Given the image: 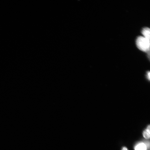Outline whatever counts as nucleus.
<instances>
[{
    "instance_id": "2",
    "label": "nucleus",
    "mask_w": 150,
    "mask_h": 150,
    "mask_svg": "<svg viewBox=\"0 0 150 150\" xmlns=\"http://www.w3.org/2000/svg\"><path fill=\"white\" fill-rule=\"evenodd\" d=\"M135 150H147V148L145 143L140 142L136 145Z\"/></svg>"
},
{
    "instance_id": "1",
    "label": "nucleus",
    "mask_w": 150,
    "mask_h": 150,
    "mask_svg": "<svg viewBox=\"0 0 150 150\" xmlns=\"http://www.w3.org/2000/svg\"><path fill=\"white\" fill-rule=\"evenodd\" d=\"M136 43L139 50L145 52H149L150 47V40L143 36H139L137 38Z\"/></svg>"
},
{
    "instance_id": "4",
    "label": "nucleus",
    "mask_w": 150,
    "mask_h": 150,
    "mask_svg": "<svg viewBox=\"0 0 150 150\" xmlns=\"http://www.w3.org/2000/svg\"><path fill=\"white\" fill-rule=\"evenodd\" d=\"M150 125H149L147 128L144 131L143 133V135L144 137L146 139H149L150 137Z\"/></svg>"
},
{
    "instance_id": "6",
    "label": "nucleus",
    "mask_w": 150,
    "mask_h": 150,
    "mask_svg": "<svg viewBox=\"0 0 150 150\" xmlns=\"http://www.w3.org/2000/svg\"><path fill=\"white\" fill-rule=\"evenodd\" d=\"M122 150H128V149L126 147H123L122 149Z\"/></svg>"
},
{
    "instance_id": "3",
    "label": "nucleus",
    "mask_w": 150,
    "mask_h": 150,
    "mask_svg": "<svg viewBox=\"0 0 150 150\" xmlns=\"http://www.w3.org/2000/svg\"><path fill=\"white\" fill-rule=\"evenodd\" d=\"M142 33L144 37L150 40V30L149 28L147 27L144 28L142 30Z\"/></svg>"
},
{
    "instance_id": "5",
    "label": "nucleus",
    "mask_w": 150,
    "mask_h": 150,
    "mask_svg": "<svg viewBox=\"0 0 150 150\" xmlns=\"http://www.w3.org/2000/svg\"><path fill=\"white\" fill-rule=\"evenodd\" d=\"M146 78L148 80V81H149L150 80V72L149 71H147L146 73Z\"/></svg>"
}]
</instances>
